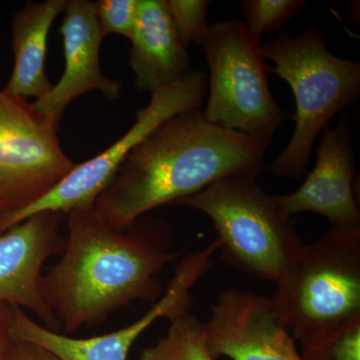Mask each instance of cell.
Wrapping results in <instances>:
<instances>
[{
	"mask_svg": "<svg viewBox=\"0 0 360 360\" xmlns=\"http://www.w3.org/2000/svg\"><path fill=\"white\" fill-rule=\"evenodd\" d=\"M68 238L60 259L41 277V295L66 333L103 323L130 303L158 302L160 274L182 250L172 225L143 215L118 231L94 206L66 214Z\"/></svg>",
	"mask_w": 360,
	"mask_h": 360,
	"instance_id": "obj_1",
	"label": "cell"
},
{
	"mask_svg": "<svg viewBox=\"0 0 360 360\" xmlns=\"http://www.w3.org/2000/svg\"><path fill=\"white\" fill-rule=\"evenodd\" d=\"M267 144L207 122L202 108L168 118L137 144L97 196L110 227L129 229L160 206L200 193L231 175L258 177Z\"/></svg>",
	"mask_w": 360,
	"mask_h": 360,
	"instance_id": "obj_2",
	"label": "cell"
},
{
	"mask_svg": "<svg viewBox=\"0 0 360 360\" xmlns=\"http://www.w3.org/2000/svg\"><path fill=\"white\" fill-rule=\"evenodd\" d=\"M262 52L274 63L269 72L290 85L296 101L295 132L269 170L277 176L300 179L307 172L319 135L331 118L359 98L360 65L329 51L316 26L295 37L283 28L276 39L262 45Z\"/></svg>",
	"mask_w": 360,
	"mask_h": 360,
	"instance_id": "obj_3",
	"label": "cell"
},
{
	"mask_svg": "<svg viewBox=\"0 0 360 360\" xmlns=\"http://www.w3.org/2000/svg\"><path fill=\"white\" fill-rule=\"evenodd\" d=\"M276 284L274 309L302 345L360 319V231L303 243Z\"/></svg>",
	"mask_w": 360,
	"mask_h": 360,
	"instance_id": "obj_4",
	"label": "cell"
},
{
	"mask_svg": "<svg viewBox=\"0 0 360 360\" xmlns=\"http://www.w3.org/2000/svg\"><path fill=\"white\" fill-rule=\"evenodd\" d=\"M251 175H231L177 201L205 213L227 265L259 281L276 283L303 245L290 217Z\"/></svg>",
	"mask_w": 360,
	"mask_h": 360,
	"instance_id": "obj_5",
	"label": "cell"
},
{
	"mask_svg": "<svg viewBox=\"0 0 360 360\" xmlns=\"http://www.w3.org/2000/svg\"><path fill=\"white\" fill-rule=\"evenodd\" d=\"M201 45L210 68L205 120L269 146L285 115L270 91L260 40L229 20L208 26Z\"/></svg>",
	"mask_w": 360,
	"mask_h": 360,
	"instance_id": "obj_6",
	"label": "cell"
},
{
	"mask_svg": "<svg viewBox=\"0 0 360 360\" xmlns=\"http://www.w3.org/2000/svg\"><path fill=\"white\" fill-rule=\"evenodd\" d=\"M59 123L0 91V217L41 200L75 168L59 143Z\"/></svg>",
	"mask_w": 360,
	"mask_h": 360,
	"instance_id": "obj_7",
	"label": "cell"
},
{
	"mask_svg": "<svg viewBox=\"0 0 360 360\" xmlns=\"http://www.w3.org/2000/svg\"><path fill=\"white\" fill-rule=\"evenodd\" d=\"M207 89V75L196 70L177 84L153 92L148 105L137 110L136 122L122 139L96 158L75 165L41 200L20 212L0 217V236L35 213L56 212L66 215L72 210L94 206L97 196L130 151L168 118L202 108Z\"/></svg>",
	"mask_w": 360,
	"mask_h": 360,
	"instance_id": "obj_8",
	"label": "cell"
},
{
	"mask_svg": "<svg viewBox=\"0 0 360 360\" xmlns=\"http://www.w3.org/2000/svg\"><path fill=\"white\" fill-rule=\"evenodd\" d=\"M217 241L180 259L167 290L141 319L125 328L89 338H75L44 328L20 307L6 305V316L14 340L27 341L49 350L59 360H127L135 341L160 319L172 321L188 314L193 290L212 266Z\"/></svg>",
	"mask_w": 360,
	"mask_h": 360,
	"instance_id": "obj_9",
	"label": "cell"
},
{
	"mask_svg": "<svg viewBox=\"0 0 360 360\" xmlns=\"http://www.w3.org/2000/svg\"><path fill=\"white\" fill-rule=\"evenodd\" d=\"M203 328L214 359L303 360L271 297L252 291H221Z\"/></svg>",
	"mask_w": 360,
	"mask_h": 360,
	"instance_id": "obj_10",
	"label": "cell"
},
{
	"mask_svg": "<svg viewBox=\"0 0 360 360\" xmlns=\"http://www.w3.org/2000/svg\"><path fill=\"white\" fill-rule=\"evenodd\" d=\"M65 217L56 212L35 213L0 236V304L30 310L56 333L60 326L41 295L42 267L63 253L65 238L59 227Z\"/></svg>",
	"mask_w": 360,
	"mask_h": 360,
	"instance_id": "obj_11",
	"label": "cell"
},
{
	"mask_svg": "<svg viewBox=\"0 0 360 360\" xmlns=\"http://www.w3.org/2000/svg\"><path fill=\"white\" fill-rule=\"evenodd\" d=\"M355 156L352 127L341 115L335 127H326L317 146L316 165L302 186L288 194L274 195L288 217L302 212L326 217L331 229L360 231V212L354 193Z\"/></svg>",
	"mask_w": 360,
	"mask_h": 360,
	"instance_id": "obj_12",
	"label": "cell"
},
{
	"mask_svg": "<svg viewBox=\"0 0 360 360\" xmlns=\"http://www.w3.org/2000/svg\"><path fill=\"white\" fill-rule=\"evenodd\" d=\"M65 51V72L45 96L33 103L35 110L60 122L68 104L91 90H99L106 98L117 99L122 84L101 71L99 52L103 37L97 23L96 4L70 0L60 26Z\"/></svg>",
	"mask_w": 360,
	"mask_h": 360,
	"instance_id": "obj_13",
	"label": "cell"
},
{
	"mask_svg": "<svg viewBox=\"0 0 360 360\" xmlns=\"http://www.w3.org/2000/svg\"><path fill=\"white\" fill-rule=\"evenodd\" d=\"M129 63L139 91L172 86L191 73V58L168 13L167 0H139Z\"/></svg>",
	"mask_w": 360,
	"mask_h": 360,
	"instance_id": "obj_14",
	"label": "cell"
},
{
	"mask_svg": "<svg viewBox=\"0 0 360 360\" xmlns=\"http://www.w3.org/2000/svg\"><path fill=\"white\" fill-rule=\"evenodd\" d=\"M68 0L28 2L15 13L11 25V47L14 66L4 91L11 96H45L53 84L45 73L47 39L52 23L65 13Z\"/></svg>",
	"mask_w": 360,
	"mask_h": 360,
	"instance_id": "obj_15",
	"label": "cell"
},
{
	"mask_svg": "<svg viewBox=\"0 0 360 360\" xmlns=\"http://www.w3.org/2000/svg\"><path fill=\"white\" fill-rule=\"evenodd\" d=\"M169 322L165 335L144 348L137 360H215L198 316L188 312Z\"/></svg>",
	"mask_w": 360,
	"mask_h": 360,
	"instance_id": "obj_16",
	"label": "cell"
},
{
	"mask_svg": "<svg viewBox=\"0 0 360 360\" xmlns=\"http://www.w3.org/2000/svg\"><path fill=\"white\" fill-rule=\"evenodd\" d=\"M307 6L304 0H245L243 11L248 30L262 40L264 33L283 30Z\"/></svg>",
	"mask_w": 360,
	"mask_h": 360,
	"instance_id": "obj_17",
	"label": "cell"
},
{
	"mask_svg": "<svg viewBox=\"0 0 360 360\" xmlns=\"http://www.w3.org/2000/svg\"><path fill=\"white\" fill-rule=\"evenodd\" d=\"M302 347L303 360H360V319Z\"/></svg>",
	"mask_w": 360,
	"mask_h": 360,
	"instance_id": "obj_18",
	"label": "cell"
},
{
	"mask_svg": "<svg viewBox=\"0 0 360 360\" xmlns=\"http://www.w3.org/2000/svg\"><path fill=\"white\" fill-rule=\"evenodd\" d=\"M210 0H167L168 13L182 45L202 44L207 33Z\"/></svg>",
	"mask_w": 360,
	"mask_h": 360,
	"instance_id": "obj_19",
	"label": "cell"
},
{
	"mask_svg": "<svg viewBox=\"0 0 360 360\" xmlns=\"http://www.w3.org/2000/svg\"><path fill=\"white\" fill-rule=\"evenodd\" d=\"M139 0H99L96 4L97 23L103 37L116 33L130 39L134 33Z\"/></svg>",
	"mask_w": 360,
	"mask_h": 360,
	"instance_id": "obj_20",
	"label": "cell"
},
{
	"mask_svg": "<svg viewBox=\"0 0 360 360\" xmlns=\"http://www.w3.org/2000/svg\"><path fill=\"white\" fill-rule=\"evenodd\" d=\"M8 360H59L56 355L45 348L27 342L14 340Z\"/></svg>",
	"mask_w": 360,
	"mask_h": 360,
	"instance_id": "obj_21",
	"label": "cell"
},
{
	"mask_svg": "<svg viewBox=\"0 0 360 360\" xmlns=\"http://www.w3.org/2000/svg\"><path fill=\"white\" fill-rule=\"evenodd\" d=\"M14 338L7 321L6 304H0V360H8Z\"/></svg>",
	"mask_w": 360,
	"mask_h": 360,
	"instance_id": "obj_22",
	"label": "cell"
}]
</instances>
